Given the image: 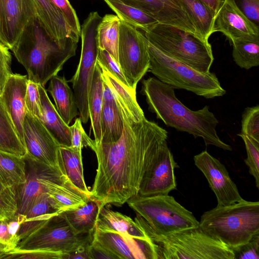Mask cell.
<instances>
[{"label": "cell", "instance_id": "obj_1", "mask_svg": "<svg viewBox=\"0 0 259 259\" xmlns=\"http://www.w3.org/2000/svg\"><path fill=\"white\" fill-rule=\"evenodd\" d=\"M119 113L123 123L120 138L112 142L94 141L92 149L97 169L91 198L100 207L120 206L138 195L145 172L167 139V132L155 122L145 118L136 122Z\"/></svg>", "mask_w": 259, "mask_h": 259}, {"label": "cell", "instance_id": "obj_2", "mask_svg": "<svg viewBox=\"0 0 259 259\" xmlns=\"http://www.w3.org/2000/svg\"><path fill=\"white\" fill-rule=\"evenodd\" d=\"M141 93L146 97L149 110L167 126L195 138L200 137L206 145L232 150L218 135L219 120L208 106L196 111L189 109L176 97L174 88L153 77L143 80Z\"/></svg>", "mask_w": 259, "mask_h": 259}, {"label": "cell", "instance_id": "obj_3", "mask_svg": "<svg viewBox=\"0 0 259 259\" xmlns=\"http://www.w3.org/2000/svg\"><path fill=\"white\" fill-rule=\"evenodd\" d=\"M77 46L62 48L47 34L37 16L26 25L12 50L28 78L45 87L76 53Z\"/></svg>", "mask_w": 259, "mask_h": 259}, {"label": "cell", "instance_id": "obj_4", "mask_svg": "<svg viewBox=\"0 0 259 259\" xmlns=\"http://www.w3.org/2000/svg\"><path fill=\"white\" fill-rule=\"evenodd\" d=\"M199 228L231 249L237 248L259 234V202L243 199L229 205H217L202 214Z\"/></svg>", "mask_w": 259, "mask_h": 259}, {"label": "cell", "instance_id": "obj_5", "mask_svg": "<svg viewBox=\"0 0 259 259\" xmlns=\"http://www.w3.org/2000/svg\"><path fill=\"white\" fill-rule=\"evenodd\" d=\"M135 221L156 244L158 259H234L232 249L205 234L199 227L160 235L139 215L137 214Z\"/></svg>", "mask_w": 259, "mask_h": 259}, {"label": "cell", "instance_id": "obj_6", "mask_svg": "<svg viewBox=\"0 0 259 259\" xmlns=\"http://www.w3.org/2000/svg\"><path fill=\"white\" fill-rule=\"evenodd\" d=\"M147 44L150 58L148 71L161 82L174 89L186 90L206 99L226 93L214 73L199 71L167 56L147 39Z\"/></svg>", "mask_w": 259, "mask_h": 259}, {"label": "cell", "instance_id": "obj_7", "mask_svg": "<svg viewBox=\"0 0 259 259\" xmlns=\"http://www.w3.org/2000/svg\"><path fill=\"white\" fill-rule=\"evenodd\" d=\"M144 35L152 45L167 56L199 71H210L214 57L208 41L179 28L159 23Z\"/></svg>", "mask_w": 259, "mask_h": 259}, {"label": "cell", "instance_id": "obj_8", "mask_svg": "<svg viewBox=\"0 0 259 259\" xmlns=\"http://www.w3.org/2000/svg\"><path fill=\"white\" fill-rule=\"evenodd\" d=\"M126 202L158 235H167L199 227V222L192 212L171 196L137 195Z\"/></svg>", "mask_w": 259, "mask_h": 259}, {"label": "cell", "instance_id": "obj_9", "mask_svg": "<svg viewBox=\"0 0 259 259\" xmlns=\"http://www.w3.org/2000/svg\"><path fill=\"white\" fill-rule=\"evenodd\" d=\"M102 17L91 12L81 26L80 58L75 73L69 80L72 84L79 117L86 123L89 118V96L98 58L97 29Z\"/></svg>", "mask_w": 259, "mask_h": 259}, {"label": "cell", "instance_id": "obj_10", "mask_svg": "<svg viewBox=\"0 0 259 259\" xmlns=\"http://www.w3.org/2000/svg\"><path fill=\"white\" fill-rule=\"evenodd\" d=\"M23 158L26 180L16 188L17 213L24 214L43 195L74 187L59 167L43 163L27 154Z\"/></svg>", "mask_w": 259, "mask_h": 259}, {"label": "cell", "instance_id": "obj_11", "mask_svg": "<svg viewBox=\"0 0 259 259\" xmlns=\"http://www.w3.org/2000/svg\"><path fill=\"white\" fill-rule=\"evenodd\" d=\"M93 233L75 234L60 212L46 220L21 240L16 248L51 251L62 253L65 256L80 245L90 243Z\"/></svg>", "mask_w": 259, "mask_h": 259}, {"label": "cell", "instance_id": "obj_12", "mask_svg": "<svg viewBox=\"0 0 259 259\" xmlns=\"http://www.w3.org/2000/svg\"><path fill=\"white\" fill-rule=\"evenodd\" d=\"M118 58V63L129 87L136 91L138 83L148 71L150 67L147 39L139 29L121 20Z\"/></svg>", "mask_w": 259, "mask_h": 259}, {"label": "cell", "instance_id": "obj_13", "mask_svg": "<svg viewBox=\"0 0 259 259\" xmlns=\"http://www.w3.org/2000/svg\"><path fill=\"white\" fill-rule=\"evenodd\" d=\"M179 165L164 141L145 172L138 195L152 196L168 195L177 187L175 169Z\"/></svg>", "mask_w": 259, "mask_h": 259}, {"label": "cell", "instance_id": "obj_14", "mask_svg": "<svg viewBox=\"0 0 259 259\" xmlns=\"http://www.w3.org/2000/svg\"><path fill=\"white\" fill-rule=\"evenodd\" d=\"M92 240L107 249L116 259H158L156 246L149 238H136L95 227Z\"/></svg>", "mask_w": 259, "mask_h": 259}, {"label": "cell", "instance_id": "obj_15", "mask_svg": "<svg viewBox=\"0 0 259 259\" xmlns=\"http://www.w3.org/2000/svg\"><path fill=\"white\" fill-rule=\"evenodd\" d=\"M194 161L215 195L218 206L229 205L243 199L225 165L220 160L203 151L194 156Z\"/></svg>", "mask_w": 259, "mask_h": 259}, {"label": "cell", "instance_id": "obj_16", "mask_svg": "<svg viewBox=\"0 0 259 259\" xmlns=\"http://www.w3.org/2000/svg\"><path fill=\"white\" fill-rule=\"evenodd\" d=\"M23 133L26 154L43 163L60 168L59 144L40 119L27 111L24 117Z\"/></svg>", "mask_w": 259, "mask_h": 259}, {"label": "cell", "instance_id": "obj_17", "mask_svg": "<svg viewBox=\"0 0 259 259\" xmlns=\"http://www.w3.org/2000/svg\"><path fill=\"white\" fill-rule=\"evenodd\" d=\"M36 16L33 0H0V42L12 50L26 25Z\"/></svg>", "mask_w": 259, "mask_h": 259}, {"label": "cell", "instance_id": "obj_18", "mask_svg": "<svg viewBox=\"0 0 259 259\" xmlns=\"http://www.w3.org/2000/svg\"><path fill=\"white\" fill-rule=\"evenodd\" d=\"M121 1L150 16L158 23L175 26L202 39L179 0Z\"/></svg>", "mask_w": 259, "mask_h": 259}, {"label": "cell", "instance_id": "obj_19", "mask_svg": "<svg viewBox=\"0 0 259 259\" xmlns=\"http://www.w3.org/2000/svg\"><path fill=\"white\" fill-rule=\"evenodd\" d=\"M213 33L221 32L231 41L252 35H259V26L247 18L231 0H223L216 13Z\"/></svg>", "mask_w": 259, "mask_h": 259}, {"label": "cell", "instance_id": "obj_20", "mask_svg": "<svg viewBox=\"0 0 259 259\" xmlns=\"http://www.w3.org/2000/svg\"><path fill=\"white\" fill-rule=\"evenodd\" d=\"M28 80L27 75L12 73L0 96L2 103L23 145V124L27 112L25 94Z\"/></svg>", "mask_w": 259, "mask_h": 259}, {"label": "cell", "instance_id": "obj_21", "mask_svg": "<svg viewBox=\"0 0 259 259\" xmlns=\"http://www.w3.org/2000/svg\"><path fill=\"white\" fill-rule=\"evenodd\" d=\"M37 17L47 34L62 48L77 46L78 41L65 19L50 0H33Z\"/></svg>", "mask_w": 259, "mask_h": 259}, {"label": "cell", "instance_id": "obj_22", "mask_svg": "<svg viewBox=\"0 0 259 259\" xmlns=\"http://www.w3.org/2000/svg\"><path fill=\"white\" fill-rule=\"evenodd\" d=\"M41 103L39 119L59 146L71 147V136L70 126L62 119L49 98L47 91L38 84Z\"/></svg>", "mask_w": 259, "mask_h": 259}, {"label": "cell", "instance_id": "obj_23", "mask_svg": "<svg viewBox=\"0 0 259 259\" xmlns=\"http://www.w3.org/2000/svg\"><path fill=\"white\" fill-rule=\"evenodd\" d=\"M97 63L101 70L102 79L111 89L117 107L127 114L136 122L145 118L144 113L136 98V91L124 85L118 79L101 64Z\"/></svg>", "mask_w": 259, "mask_h": 259}, {"label": "cell", "instance_id": "obj_24", "mask_svg": "<svg viewBox=\"0 0 259 259\" xmlns=\"http://www.w3.org/2000/svg\"><path fill=\"white\" fill-rule=\"evenodd\" d=\"M48 91L54 99L57 112L69 125L72 119L79 114V112L73 92L65 77L58 75L52 77Z\"/></svg>", "mask_w": 259, "mask_h": 259}, {"label": "cell", "instance_id": "obj_25", "mask_svg": "<svg viewBox=\"0 0 259 259\" xmlns=\"http://www.w3.org/2000/svg\"><path fill=\"white\" fill-rule=\"evenodd\" d=\"M96 228L101 230H111L132 237L147 239L140 226L130 217L111 210L106 205L100 207Z\"/></svg>", "mask_w": 259, "mask_h": 259}, {"label": "cell", "instance_id": "obj_26", "mask_svg": "<svg viewBox=\"0 0 259 259\" xmlns=\"http://www.w3.org/2000/svg\"><path fill=\"white\" fill-rule=\"evenodd\" d=\"M58 162L60 168L72 184L91 198V191L84 179L81 149L59 146Z\"/></svg>", "mask_w": 259, "mask_h": 259}, {"label": "cell", "instance_id": "obj_27", "mask_svg": "<svg viewBox=\"0 0 259 259\" xmlns=\"http://www.w3.org/2000/svg\"><path fill=\"white\" fill-rule=\"evenodd\" d=\"M99 210V203L90 199L82 205L60 212L74 234L80 235L94 232Z\"/></svg>", "mask_w": 259, "mask_h": 259}, {"label": "cell", "instance_id": "obj_28", "mask_svg": "<svg viewBox=\"0 0 259 259\" xmlns=\"http://www.w3.org/2000/svg\"><path fill=\"white\" fill-rule=\"evenodd\" d=\"M60 212L52 199L47 194L39 197L23 214L25 220L18 233L20 241L52 215Z\"/></svg>", "mask_w": 259, "mask_h": 259}, {"label": "cell", "instance_id": "obj_29", "mask_svg": "<svg viewBox=\"0 0 259 259\" xmlns=\"http://www.w3.org/2000/svg\"><path fill=\"white\" fill-rule=\"evenodd\" d=\"M197 32L205 41L213 33L214 13L200 0H179Z\"/></svg>", "mask_w": 259, "mask_h": 259}, {"label": "cell", "instance_id": "obj_30", "mask_svg": "<svg viewBox=\"0 0 259 259\" xmlns=\"http://www.w3.org/2000/svg\"><path fill=\"white\" fill-rule=\"evenodd\" d=\"M103 104V79L101 69L96 62L89 96L91 130L93 131L96 143H99L101 139V118Z\"/></svg>", "mask_w": 259, "mask_h": 259}, {"label": "cell", "instance_id": "obj_31", "mask_svg": "<svg viewBox=\"0 0 259 259\" xmlns=\"http://www.w3.org/2000/svg\"><path fill=\"white\" fill-rule=\"evenodd\" d=\"M120 23L117 15H105L99 24L97 35L99 49L107 51L118 63Z\"/></svg>", "mask_w": 259, "mask_h": 259}, {"label": "cell", "instance_id": "obj_32", "mask_svg": "<svg viewBox=\"0 0 259 259\" xmlns=\"http://www.w3.org/2000/svg\"><path fill=\"white\" fill-rule=\"evenodd\" d=\"M23 157L0 151V182L6 187L19 186L25 182Z\"/></svg>", "mask_w": 259, "mask_h": 259}, {"label": "cell", "instance_id": "obj_33", "mask_svg": "<svg viewBox=\"0 0 259 259\" xmlns=\"http://www.w3.org/2000/svg\"><path fill=\"white\" fill-rule=\"evenodd\" d=\"M231 42L233 58L238 66L249 69L259 65V35L243 37Z\"/></svg>", "mask_w": 259, "mask_h": 259}, {"label": "cell", "instance_id": "obj_34", "mask_svg": "<svg viewBox=\"0 0 259 259\" xmlns=\"http://www.w3.org/2000/svg\"><path fill=\"white\" fill-rule=\"evenodd\" d=\"M121 20L144 32L158 22L153 18L121 0H103Z\"/></svg>", "mask_w": 259, "mask_h": 259}, {"label": "cell", "instance_id": "obj_35", "mask_svg": "<svg viewBox=\"0 0 259 259\" xmlns=\"http://www.w3.org/2000/svg\"><path fill=\"white\" fill-rule=\"evenodd\" d=\"M0 151L24 157L26 150L16 132L0 98Z\"/></svg>", "mask_w": 259, "mask_h": 259}, {"label": "cell", "instance_id": "obj_36", "mask_svg": "<svg viewBox=\"0 0 259 259\" xmlns=\"http://www.w3.org/2000/svg\"><path fill=\"white\" fill-rule=\"evenodd\" d=\"M101 126L102 136L100 142H115L121 137L123 123L115 101L103 102Z\"/></svg>", "mask_w": 259, "mask_h": 259}, {"label": "cell", "instance_id": "obj_37", "mask_svg": "<svg viewBox=\"0 0 259 259\" xmlns=\"http://www.w3.org/2000/svg\"><path fill=\"white\" fill-rule=\"evenodd\" d=\"M25 218L23 214L16 213L12 218L0 220V244L6 247L7 251L17 247L20 240L19 231Z\"/></svg>", "mask_w": 259, "mask_h": 259}, {"label": "cell", "instance_id": "obj_38", "mask_svg": "<svg viewBox=\"0 0 259 259\" xmlns=\"http://www.w3.org/2000/svg\"><path fill=\"white\" fill-rule=\"evenodd\" d=\"M237 135L242 138L244 143L247 158L244 161L249 168V174L255 179L256 187L259 189V142L241 133Z\"/></svg>", "mask_w": 259, "mask_h": 259}, {"label": "cell", "instance_id": "obj_39", "mask_svg": "<svg viewBox=\"0 0 259 259\" xmlns=\"http://www.w3.org/2000/svg\"><path fill=\"white\" fill-rule=\"evenodd\" d=\"M259 142V106L245 108L241 120V133Z\"/></svg>", "mask_w": 259, "mask_h": 259}, {"label": "cell", "instance_id": "obj_40", "mask_svg": "<svg viewBox=\"0 0 259 259\" xmlns=\"http://www.w3.org/2000/svg\"><path fill=\"white\" fill-rule=\"evenodd\" d=\"M62 253L42 250L21 249L15 248L0 254V259H64Z\"/></svg>", "mask_w": 259, "mask_h": 259}, {"label": "cell", "instance_id": "obj_41", "mask_svg": "<svg viewBox=\"0 0 259 259\" xmlns=\"http://www.w3.org/2000/svg\"><path fill=\"white\" fill-rule=\"evenodd\" d=\"M50 1L61 13L72 33L76 39L79 40L81 26L76 12L68 0H50Z\"/></svg>", "mask_w": 259, "mask_h": 259}, {"label": "cell", "instance_id": "obj_42", "mask_svg": "<svg viewBox=\"0 0 259 259\" xmlns=\"http://www.w3.org/2000/svg\"><path fill=\"white\" fill-rule=\"evenodd\" d=\"M17 212L16 188L8 187L0 191V220L12 218Z\"/></svg>", "mask_w": 259, "mask_h": 259}, {"label": "cell", "instance_id": "obj_43", "mask_svg": "<svg viewBox=\"0 0 259 259\" xmlns=\"http://www.w3.org/2000/svg\"><path fill=\"white\" fill-rule=\"evenodd\" d=\"M71 136V147L82 149L83 147L92 149L94 140H92L86 134L82 125L80 117L76 118L74 123L70 126Z\"/></svg>", "mask_w": 259, "mask_h": 259}, {"label": "cell", "instance_id": "obj_44", "mask_svg": "<svg viewBox=\"0 0 259 259\" xmlns=\"http://www.w3.org/2000/svg\"><path fill=\"white\" fill-rule=\"evenodd\" d=\"M27 111L39 118L41 114V103L38 84L28 79L25 94Z\"/></svg>", "mask_w": 259, "mask_h": 259}, {"label": "cell", "instance_id": "obj_45", "mask_svg": "<svg viewBox=\"0 0 259 259\" xmlns=\"http://www.w3.org/2000/svg\"><path fill=\"white\" fill-rule=\"evenodd\" d=\"M97 61L124 85L130 88L119 63L107 51L99 49Z\"/></svg>", "mask_w": 259, "mask_h": 259}, {"label": "cell", "instance_id": "obj_46", "mask_svg": "<svg viewBox=\"0 0 259 259\" xmlns=\"http://www.w3.org/2000/svg\"><path fill=\"white\" fill-rule=\"evenodd\" d=\"M234 259H259V234L246 243L232 250Z\"/></svg>", "mask_w": 259, "mask_h": 259}, {"label": "cell", "instance_id": "obj_47", "mask_svg": "<svg viewBox=\"0 0 259 259\" xmlns=\"http://www.w3.org/2000/svg\"><path fill=\"white\" fill-rule=\"evenodd\" d=\"M251 22L259 26V0H231Z\"/></svg>", "mask_w": 259, "mask_h": 259}, {"label": "cell", "instance_id": "obj_48", "mask_svg": "<svg viewBox=\"0 0 259 259\" xmlns=\"http://www.w3.org/2000/svg\"><path fill=\"white\" fill-rule=\"evenodd\" d=\"M11 60L9 49L0 42V96L9 76L13 73L11 69Z\"/></svg>", "mask_w": 259, "mask_h": 259}, {"label": "cell", "instance_id": "obj_49", "mask_svg": "<svg viewBox=\"0 0 259 259\" xmlns=\"http://www.w3.org/2000/svg\"><path fill=\"white\" fill-rule=\"evenodd\" d=\"M87 249L89 259H116L109 251L92 240Z\"/></svg>", "mask_w": 259, "mask_h": 259}, {"label": "cell", "instance_id": "obj_50", "mask_svg": "<svg viewBox=\"0 0 259 259\" xmlns=\"http://www.w3.org/2000/svg\"><path fill=\"white\" fill-rule=\"evenodd\" d=\"M90 243L80 245L72 252L66 254L64 259H89L87 248Z\"/></svg>", "mask_w": 259, "mask_h": 259}, {"label": "cell", "instance_id": "obj_51", "mask_svg": "<svg viewBox=\"0 0 259 259\" xmlns=\"http://www.w3.org/2000/svg\"><path fill=\"white\" fill-rule=\"evenodd\" d=\"M204 3L215 14L220 9L223 0H200Z\"/></svg>", "mask_w": 259, "mask_h": 259}, {"label": "cell", "instance_id": "obj_52", "mask_svg": "<svg viewBox=\"0 0 259 259\" xmlns=\"http://www.w3.org/2000/svg\"><path fill=\"white\" fill-rule=\"evenodd\" d=\"M7 251L6 247L3 245L0 244V254L2 253L6 252Z\"/></svg>", "mask_w": 259, "mask_h": 259}, {"label": "cell", "instance_id": "obj_53", "mask_svg": "<svg viewBox=\"0 0 259 259\" xmlns=\"http://www.w3.org/2000/svg\"><path fill=\"white\" fill-rule=\"evenodd\" d=\"M7 187H6L3 184H2L0 182V191H3L5 189H6Z\"/></svg>", "mask_w": 259, "mask_h": 259}]
</instances>
